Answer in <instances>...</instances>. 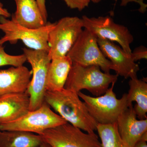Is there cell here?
<instances>
[{
    "label": "cell",
    "instance_id": "1",
    "mask_svg": "<svg viewBox=\"0 0 147 147\" xmlns=\"http://www.w3.org/2000/svg\"><path fill=\"white\" fill-rule=\"evenodd\" d=\"M45 101L67 122L89 134L94 133L98 123L90 115L77 93L63 88L47 91Z\"/></svg>",
    "mask_w": 147,
    "mask_h": 147
},
{
    "label": "cell",
    "instance_id": "2",
    "mask_svg": "<svg viewBox=\"0 0 147 147\" xmlns=\"http://www.w3.org/2000/svg\"><path fill=\"white\" fill-rule=\"evenodd\" d=\"M118 76L102 72L97 66H83L72 63L64 88L77 93L86 90L94 95L100 96L110 84L117 82Z\"/></svg>",
    "mask_w": 147,
    "mask_h": 147
},
{
    "label": "cell",
    "instance_id": "3",
    "mask_svg": "<svg viewBox=\"0 0 147 147\" xmlns=\"http://www.w3.org/2000/svg\"><path fill=\"white\" fill-rule=\"evenodd\" d=\"M56 23L47 22L41 28L31 29L21 26L11 19L0 16V30L4 34L0 38V45L7 42L16 44L21 40L30 49L48 52V36Z\"/></svg>",
    "mask_w": 147,
    "mask_h": 147
},
{
    "label": "cell",
    "instance_id": "4",
    "mask_svg": "<svg viewBox=\"0 0 147 147\" xmlns=\"http://www.w3.org/2000/svg\"><path fill=\"white\" fill-rule=\"evenodd\" d=\"M115 83L112 84L104 94L92 97L81 92L78 93L86 106L90 115L98 124H110L116 123L119 117L129 107L125 94L120 99H118L113 91Z\"/></svg>",
    "mask_w": 147,
    "mask_h": 147
},
{
    "label": "cell",
    "instance_id": "5",
    "mask_svg": "<svg viewBox=\"0 0 147 147\" xmlns=\"http://www.w3.org/2000/svg\"><path fill=\"white\" fill-rule=\"evenodd\" d=\"M22 50L32 68V74L26 92L30 96V111H33L45 102L47 71L51 60L46 51L27 48Z\"/></svg>",
    "mask_w": 147,
    "mask_h": 147
},
{
    "label": "cell",
    "instance_id": "6",
    "mask_svg": "<svg viewBox=\"0 0 147 147\" xmlns=\"http://www.w3.org/2000/svg\"><path fill=\"white\" fill-rule=\"evenodd\" d=\"M83 28L82 18L76 16H66L59 20L48 36V56L50 59L66 56Z\"/></svg>",
    "mask_w": 147,
    "mask_h": 147
},
{
    "label": "cell",
    "instance_id": "7",
    "mask_svg": "<svg viewBox=\"0 0 147 147\" xmlns=\"http://www.w3.org/2000/svg\"><path fill=\"white\" fill-rule=\"evenodd\" d=\"M72 63L83 66H97L103 72L110 73L113 66L105 57L97 42V38L84 28L67 54Z\"/></svg>",
    "mask_w": 147,
    "mask_h": 147
},
{
    "label": "cell",
    "instance_id": "8",
    "mask_svg": "<svg viewBox=\"0 0 147 147\" xmlns=\"http://www.w3.org/2000/svg\"><path fill=\"white\" fill-rule=\"evenodd\" d=\"M67 122L51 110L45 101L40 108L26 114L16 120L0 125V130L23 131L38 135L43 131Z\"/></svg>",
    "mask_w": 147,
    "mask_h": 147
},
{
    "label": "cell",
    "instance_id": "9",
    "mask_svg": "<svg viewBox=\"0 0 147 147\" xmlns=\"http://www.w3.org/2000/svg\"><path fill=\"white\" fill-rule=\"evenodd\" d=\"M52 147H102L95 133H85L67 122L49 129L40 134Z\"/></svg>",
    "mask_w": 147,
    "mask_h": 147
},
{
    "label": "cell",
    "instance_id": "10",
    "mask_svg": "<svg viewBox=\"0 0 147 147\" xmlns=\"http://www.w3.org/2000/svg\"><path fill=\"white\" fill-rule=\"evenodd\" d=\"M82 18L84 28L97 38L118 42L126 53L131 54L130 45L134 37L126 27L116 24L109 16L90 18L83 16Z\"/></svg>",
    "mask_w": 147,
    "mask_h": 147
},
{
    "label": "cell",
    "instance_id": "11",
    "mask_svg": "<svg viewBox=\"0 0 147 147\" xmlns=\"http://www.w3.org/2000/svg\"><path fill=\"white\" fill-rule=\"evenodd\" d=\"M97 42L103 55L111 62L113 70L117 75L125 79L137 77L139 67L131 57V54L126 53L121 47L108 40L97 38Z\"/></svg>",
    "mask_w": 147,
    "mask_h": 147
},
{
    "label": "cell",
    "instance_id": "12",
    "mask_svg": "<svg viewBox=\"0 0 147 147\" xmlns=\"http://www.w3.org/2000/svg\"><path fill=\"white\" fill-rule=\"evenodd\" d=\"M132 106L128 107L119 116L117 121L121 138L130 147H133L147 131V118L137 119Z\"/></svg>",
    "mask_w": 147,
    "mask_h": 147
},
{
    "label": "cell",
    "instance_id": "13",
    "mask_svg": "<svg viewBox=\"0 0 147 147\" xmlns=\"http://www.w3.org/2000/svg\"><path fill=\"white\" fill-rule=\"evenodd\" d=\"M32 74V71L24 65L0 70V96L26 92Z\"/></svg>",
    "mask_w": 147,
    "mask_h": 147
},
{
    "label": "cell",
    "instance_id": "14",
    "mask_svg": "<svg viewBox=\"0 0 147 147\" xmlns=\"http://www.w3.org/2000/svg\"><path fill=\"white\" fill-rule=\"evenodd\" d=\"M30 96L27 92L0 96V125L13 121L30 111Z\"/></svg>",
    "mask_w": 147,
    "mask_h": 147
},
{
    "label": "cell",
    "instance_id": "15",
    "mask_svg": "<svg viewBox=\"0 0 147 147\" xmlns=\"http://www.w3.org/2000/svg\"><path fill=\"white\" fill-rule=\"evenodd\" d=\"M16 10L11 15V20L21 26L37 29L46 23L40 9L36 0H14Z\"/></svg>",
    "mask_w": 147,
    "mask_h": 147
},
{
    "label": "cell",
    "instance_id": "16",
    "mask_svg": "<svg viewBox=\"0 0 147 147\" xmlns=\"http://www.w3.org/2000/svg\"><path fill=\"white\" fill-rule=\"evenodd\" d=\"M72 65V61L67 55L51 60L47 71V91L64 88Z\"/></svg>",
    "mask_w": 147,
    "mask_h": 147
},
{
    "label": "cell",
    "instance_id": "17",
    "mask_svg": "<svg viewBox=\"0 0 147 147\" xmlns=\"http://www.w3.org/2000/svg\"><path fill=\"white\" fill-rule=\"evenodd\" d=\"M129 89L127 94V98L129 107L132 102H137L134 109L139 119H147V84L145 79H139L137 77L130 78L129 82Z\"/></svg>",
    "mask_w": 147,
    "mask_h": 147
},
{
    "label": "cell",
    "instance_id": "18",
    "mask_svg": "<svg viewBox=\"0 0 147 147\" xmlns=\"http://www.w3.org/2000/svg\"><path fill=\"white\" fill-rule=\"evenodd\" d=\"M43 142L40 135L32 132L0 130V147H37Z\"/></svg>",
    "mask_w": 147,
    "mask_h": 147
},
{
    "label": "cell",
    "instance_id": "19",
    "mask_svg": "<svg viewBox=\"0 0 147 147\" xmlns=\"http://www.w3.org/2000/svg\"><path fill=\"white\" fill-rule=\"evenodd\" d=\"M96 130L102 147H130L121 138L117 123L105 125L98 123Z\"/></svg>",
    "mask_w": 147,
    "mask_h": 147
},
{
    "label": "cell",
    "instance_id": "20",
    "mask_svg": "<svg viewBox=\"0 0 147 147\" xmlns=\"http://www.w3.org/2000/svg\"><path fill=\"white\" fill-rule=\"evenodd\" d=\"M26 61V58L24 54L18 55H9L6 53L3 45H0V67L7 65L21 66L24 65Z\"/></svg>",
    "mask_w": 147,
    "mask_h": 147
},
{
    "label": "cell",
    "instance_id": "21",
    "mask_svg": "<svg viewBox=\"0 0 147 147\" xmlns=\"http://www.w3.org/2000/svg\"><path fill=\"white\" fill-rule=\"evenodd\" d=\"M67 6L71 9L83 10L88 6L91 0H64Z\"/></svg>",
    "mask_w": 147,
    "mask_h": 147
},
{
    "label": "cell",
    "instance_id": "22",
    "mask_svg": "<svg viewBox=\"0 0 147 147\" xmlns=\"http://www.w3.org/2000/svg\"><path fill=\"white\" fill-rule=\"evenodd\" d=\"M131 57L136 62L142 59H147V49L144 46H141L134 49L131 54Z\"/></svg>",
    "mask_w": 147,
    "mask_h": 147
},
{
    "label": "cell",
    "instance_id": "23",
    "mask_svg": "<svg viewBox=\"0 0 147 147\" xmlns=\"http://www.w3.org/2000/svg\"><path fill=\"white\" fill-rule=\"evenodd\" d=\"M39 6L40 9L41 11L42 17L44 21L47 23V11L46 6V0H36Z\"/></svg>",
    "mask_w": 147,
    "mask_h": 147
},
{
    "label": "cell",
    "instance_id": "24",
    "mask_svg": "<svg viewBox=\"0 0 147 147\" xmlns=\"http://www.w3.org/2000/svg\"><path fill=\"white\" fill-rule=\"evenodd\" d=\"M131 2H134L139 3L140 5V9H142V12H144L147 7L146 5L143 2V0H121V6H125L127 4Z\"/></svg>",
    "mask_w": 147,
    "mask_h": 147
},
{
    "label": "cell",
    "instance_id": "25",
    "mask_svg": "<svg viewBox=\"0 0 147 147\" xmlns=\"http://www.w3.org/2000/svg\"><path fill=\"white\" fill-rule=\"evenodd\" d=\"M147 131L142 135V138L133 147H147Z\"/></svg>",
    "mask_w": 147,
    "mask_h": 147
},
{
    "label": "cell",
    "instance_id": "26",
    "mask_svg": "<svg viewBox=\"0 0 147 147\" xmlns=\"http://www.w3.org/2000/svg\"><path fill=\"white\" fill-rule=\"evenodd\" d=\"M0 16H3L5 18H9L11 17V14L8 10L3 7L2 3L0 1Z\"/></svg>",
    "mask_w": 147,
    "mask_h": 147
},
{
    "label": "cell",
    "instance_id": "27",
    "mask_svg": "<svg viewBox=\"0 0 147 147\" xmlns=\"http://www.w3.org/2000/svg\"><path fill=\"white\" fill-rule=\"evenodd\" d=\"M37 147H52L51 146L46 142H43L40 145Z\"/></svg>",
    "mask_w": 147,
    "mask_h": 147
},
{
    "label": "cell",
    "instance_id": "28",
    "mask_svg": "<svg viewBox=\"0 0 147 147\" xmlns=\"http://www.w3.org/2000/svg\"><path fill=\"white\" fill-rule=\"evenodd\" d=\"M102 0H91V1L95 3H97L100 2Z\"/></svg>",
    "mask_w": 147,
    "mask_h": 147
}]
</instances>
